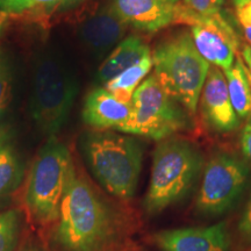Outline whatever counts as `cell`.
I'll use <instances>...</instances> for the list:
<instances>
[{
    "label": "cell",
    "instance_id": "4316f807",
    "mask_svg": "<svg viewBox=\"0 0 251 251\" xmlns=\"http://www.w3.org/2000/svg\"><path fill=\"white\" fill-rule=\"evenodd\" d=\"M241 54H242L241 57H243L244 65H246L248 75H249V78L251 80V46H244Z\"/></svg>",
    "mask_w": 251,
    "mask_h": 251
},
{
    "label": "cell",
    "instance_id": "ba28073f",
    "mask_svg": "<svg viewBox=\"0 0 251 251\" xmlns=\"http://www.w3.org/2000/svg\"><path fill=\"white\" fill-rule=\"evenodd\" d=\"M249 177L250 166L244 159L227 152L212 156L202 171L197 212L207 218L226 214L240 200Z\"/></svg>",
    "mask_w": 251,
    "mask_h": 251
},
{
    "label": "cell",
    "instance_id": "7a4b0ae2",
    "mask_svg": "<svg viewBox=\"0 0 251 251\" xmlns=\"http://www.w3.org/2000/svg\"><path fill=\"white\" fill-rule=\"evenodd\" d=\"M80 150L94 178L109 194L124 200L134 197L143 161L139 140L111 130H92L81 135Z\"/></svg>",
    "mask_w": 251,
    "mask_h": 251
},
{
    "label": "cell",
    "instance_id": "5bb4252c",
    "mask_svg": "<svg viewBox=\"0 0 251 251\" xmlns=\"http://www.w3.org/2000/svg\"><path fill=\"white\" fill-rule=\"evenodd\" d=\"M130 108V102L121 101L99 86L87 93L81 118L94 130H117L129 117Z\"/></svg>",
    "mask_w": 251,
    "mask_h": 251
},
{
    "label": "cell",
    "instance_id": "8992f818",
    "mask_svg": "<svg viewBox=\"0 0 251 251\" xmlns=\"http://www.w3.org/2000/svg\"><path fill=\"white\" fill-rule=\"evenodd\" d=\"M72 164L68 147L55 137L48 139L37 153L25 198L28 212L37 224H55L58 219Z\"/></svg>",
    "mask_w": 251,
    "mask_h": 251
},
{
    "label": "cell",
    "instance_id": "f1b7e54d",
    "mask_svg": "<svg viewBox=\"0 0 251 251\" xmlns=\"http://www.w3.org/2000/svg\"><path fill=\"white\" fill-rule=\"evenodd\" d=\"M83 1L84 0H64V1H63L61 9L71 8V7H74V6H77L78 4H80V2H83Z\"/></svg>",
    "mask_w": 251,
    "mask_h": 251
},
{
    "label": "cell",
    "instance_id": "3957f363",
    "mask_svg": "<svg viewBox=\"0 0 251 251\" xmlns=\"http://www.w3.org/2000/svg\"><path fill=\"white\" fill-rule=\"evenodd\" d=\"M202 169V153L192 142L177 137L161 141L153 151L151 177L143 201L147 214H159L183 200Z\"/></svg>",
    "mask_w": 251,
    "mask_h": 251
},
{
    "label": "cell",
    "instance_id": "484cf974",
    "mask_svg": "<svg viewBox=\"0 0 251 251\" xmlns=\"http://www.w3.org/2000/svg\"><path fill=\"white\" fill-rule=\"evenodd\" d=\"M241 149L244 157L251 161V117L248 119L241 133Z\"/></svg>",
    "mask_w": 251,
    "mask_h": 251
},
{
    "label": "cell",
    "instance_id": "7402d4cb",
    "mask_svg": "<svg viewBox=\"0 0 251 251\" xmlns=\"http://www.w3.org/2000/svg\"><path fill=\"white\" fill-rule=\"evenodd\" d=\"M64 0H27L26 12L24 15L40 17L52 13L56 9H61Z\"/></svg>",
    "mask_w": 251,
    "mask_h": 251
},
{
    "label": "cell",
    "instance_id": "5b68a950",
    "mask_svg": "<svg viewBox=\"0 0 251 251\" xmlns=\"http://www.w3.org/2000/svg\"><path fill=\"white\" fill-rule=\"evenodd\" d=\"M77 91L74 75L56 56L47 54L37 59L29 109L41 133L50 139L62 129L74 105Z\"/></svg>",
    "mask_w": 251,
    "mask_h": 251
},
{
    "label": "cell",
    "instance_id": "2e32d148",
    "mask_svg": "<svg viewBox=\"0 0 251 251\" xmlns=\"http://www.w3.org/2000/svg\"><path fill=\"white\" fill-rule=\"evenodd\" d=\"M229 98L240 120H248L251 117V80L241 56L229 70L225 71Z\"/></svg>",
    "mask_w": 251,
    "mask_h": 251
},
{
    "label": "cell",
    "instance_id": "9a60e30c",
    "mask_svg": "<svg viewBox=\"0 0 251 251\" xmlns=\"http://www.w3.org/2000/svg\"><path fill=\"white\" fill-rule=\"evenodd\" d=\"M151 55L149 46L140 36L125 37L103 59L97 71V83L103 86L106 83L120 75L122 71L133 67L147 56Z\"/></svg>",
    "mask_w": 251,
    "mask_h": 251
},
{
    "label": "cell",
    "instance_id": "d6986e66",
    "mask_svg": "<svg viewBox=\"0 0 251 251\" xmlns=\"http://www.w3.org/2000/svg\"><path fill=\"white\" fill-rule=\"evenodd\" d=\"M23 226V216L18 209L0 213V251H15Z\"/></svg>",
    "mask_w": 251,
    "mask_h": 251
},
{
    "label": "cell",
    "instance_id": "8fae6325",
    "mask_svg": "<svg viewBox=\"0 0 251 251\" xmlns=\"http://www.w3.org/2000/svg\"><path fill=\"white\" fill-rule=\"evenodd\" d=\"M153 242L162 251H230L227 225L162 230L153 235Z\"/></svg>",
    "mask_w": 251,
    "mask_h": 251
},
{
    "label": "cell",
    "instance_id": "4dcf8cb0",
    "mask_svg": "<svg viewBox=\"0 0 251 251\" xmlns=\"http://www.w3.org/2000/svg\"><path fill=\"white\" fill-rule=\"evenodd\" d=\"M24 251H43V250L37 246H31V247L26 248V249H25Z\"/></svg>",
    "mask_w": 251,
    "mask_h": 251
},
{
    "label": "cell",
    "instance_id": "f546056e",
    "mask_svg": "<svg viewBox=\"0 0 251 251\" xmlns=\"http://www.w3.org/2000/svg\"><path fill=\"white\" fill-rule=\"evenodd\" d=\"M158 1L164 2V4H170V5H177L179 4L180 0H158Z\"/></svg>",
    "mask_w": 251,
    "mask_h": 251
},
{
    "label": "cell",
    "instance_id": "e0dca14e",
    "mask_svg": "<svg viewBox=\"0 0 251 251\" xmlns=\"http://www.w3.org/2000/svg\"><path fill=\"white\" fill-rule=\"evenodd\" d=\"M153 69L152 56L149 55L133 67L122 71L120 75L114 77L102 87L111 92L115 98L124 102H130L133 94L141 83L146 79L147 76Z\"/></svg>",
    "mask_w": 251,
    "mask_h": 251
},
{
    "label": "cell",
    "instance_id": "9c48e42d",
    "mask_svg": "<svg viewBox=\"0 0 251 251\" xmlns=\"http://www.w3.org/2000/svg\"><path fill=\"white\" fill-rule=\"evenodd\" d=\"M178 24L191 27L194 46L209 64L224 71L233 67L241 40L233 19L224 9L213 15H200L186 5L179 4Z\"/></svg>",
    "mask_w": 251,
    "mask_h": 251
},
{
    "label": "cell",
    "instance_id": "277c9868",
    "mask_svg": "<svg viewBox=\"0 0 251 251\" xmlns=\"http://www.w3.org/2000/svg\"><path fill=\"white\" fill-rule=\"evenodd\" d=\"M153 75L161 86L194 114L211 64L198 52L190 31L178 30L159 41L151 52Z\"/></svg>",
    "mask_w": 251,
    "mask_h": 251
},
{
    "label": "cell",
    "instance_id": "ffe728a7",
    "mask_svg": "<svg viewBox=\"0 0 251 251\" xmlns=\"http://www.w3.org/2000/svg\"><path fill=\"white\" fill-rule=\"evenodd\" d=\"M234 19L248 46H251V0H231Z\"/></svg>",
    "mask_w": 251,
    "mask_h": 251
},
{
    "label": "cell",
    "instance_id": "4fadbf2b",
    "mask_svg": "<svg viewBox=\"0 0 251 251\" xmlns=\"http://www.w3.org/2000/svg\"><path fill=\"white\" fill-rule=\"evenodd\" d=\"M112 8L128 26L147 33H156L177 24V5L158 0H112Z\"/></svg>",
    "mask_w": 251,
    "mask_h": 251
},
{
    "label": "cell",
    "instance_id": "7c38bea8",
    "mask_svg": "<svg viewBox=\"0 0 251 251\" xmlns=\"http://www.w3.org/2000/svg\"><path fill=\"white\" fill-rule=\"evenodd\" d=\"M128 25L115 13L112 6H103L79 25L80 41L96 57H105L124 40Z\"/></svg>",
    "mask_w": 251,
    "mask_h": 251
},
{
    "label": "cell",
    "instance_id": "1f68e13d",
    "mask_svg": "<svg viewBox=\"0 0 251 251\" xmlns=\"http://www.w3.org/2000/svg\"><path fill=\"white\" fill-rule=\"evenodd\" d=\"M0 25H1V19H0Z\"/></svg>",
    "mask_w": 251,
    "mask_h": 251
},
{
    "label": "cell",
    "instance_id": "83f0119b",
    "mask_svg": "<svg viewBox=\"0 0 251 251\" xmlns=\"http://www.w3.org/2000/svg\"><path fill=\"white\" fill-rule=\"evenodd\" d=\"M9 139V129L7 127H1L0 126V147L7 144Z\"/></svg>",
    "mask_w": 251,
    "mask_h": 251
},
{
    "label": "cell",
    "instance_id": "30bf717a",
    "mask_svg": "<svg viewBox=\"0 0 251 251\" xmlns=\"http://www.w3.org/2000/svg\"><path fill=\"white\" fill-rule=\"evenodd\" d=\"M199 101L202 119L209 129L221 134L237 129L241 120L231 105L227 80L221 69L211 65Z\"/></svg>",
    "mask_w": 251,
    "mask_h": 251
},
{
    "label": "cell",
    "instance_id": "44dd1931",
    "mask_svg": "<svg viewBox=\"0 0 251 251\" xmlns=\"http://www.w3.org/2000/svg\"><path fill=\"white\" fill-rule=\"evenodd\" d=\"M12 71L8 61L0 54V120L7 111L12 98Z\"/></svg>",
    "mask_w": 251,
    "mask_h": 251
},
{
    "label": "cell",
    "instance_id": "cb8c5ba5",
    "mask_svg": "<svg viewBox=\"0 0 251 251\" xmlns=\"http://www.w3.org/2000/svg\"><path fill=\"white\" fill-rule=\"evenodd\" d=\"M238 233L244 241L251 242V194L238 222Z\"/></svg>",
    "mask_w": 251,
    "mask_h": 251
},
{
    "label": "cell",
    "instance_id": "52a82bcc",
    "mask_svg": "<svg viewBox=\"0 0 251 251\" xmlns=\"http://www.w3.org/2000/svg\"><path fill=\"white\" fill-rule=\"evenodd\" d=\"M130 107L129 117L118 127L120 133L161 142L190 128L187 111L165 92L153 74L135 91Z\"/></svg>",
    "mask_w": 251,
    "mask_h": 251
},
{
    "label": "cell",
    "instance_id": "603a6c76",
    "mask_svg": "<svg viewBox=\"0 0 251 251\" xmlns=\"http://www.w3.org/2000/svg\"><path fill=\"white\" fill-rule=\"evenodd\" d=\"M225 0H184L191 11L200 15H213L222 11Z\"/></svg>",
    "mask_w": 251,
    "mask_h": 251
},
{
    "label": "cell",
    "instance_id": "d4e9b609",
    "mask_svg": "<svg viewBox=\"0 0 251 251\" xmlns=\"http://www.w3.org/2000/svg\"><path fill=\"white\" fill-rule=\"evenodd\" d=\"M27 0H0V12L5 15H24Z\"/></svg>",
    "mask_w": 251,
    "mask_h": 251
},
{
    "label": "cell",
    "instance_id": "ac0fdd59",
    "mask_svg": "<svg viewBox=\"0 0 251 251\" xmlns=\"http://www.w3.org/2000/svg\"><path fill=\"white\" fill-rule=\"evenodd\" d=\"M24 163L12 146L0 147V205L8 199L24 179Z\"/></svg>",
    "mask_w": 251,
    "mask_h": 251
},
{
    "label": "cell",
    "instance_id": "6da1fadb",
    "mask_svg": "<svg viewBox=\"0 0 251 251\" xmlns=\"http://www.w3.org/2000/svg\"><path fill=\"white\" fill-rule=\"evenodd\" d=\"M117 227L111 206L72 164L50 235L51 250L102 251L114 240Z\"/></svg>",
    "mask_w": 251,
    "mask_h": 251
}]
</instances>
